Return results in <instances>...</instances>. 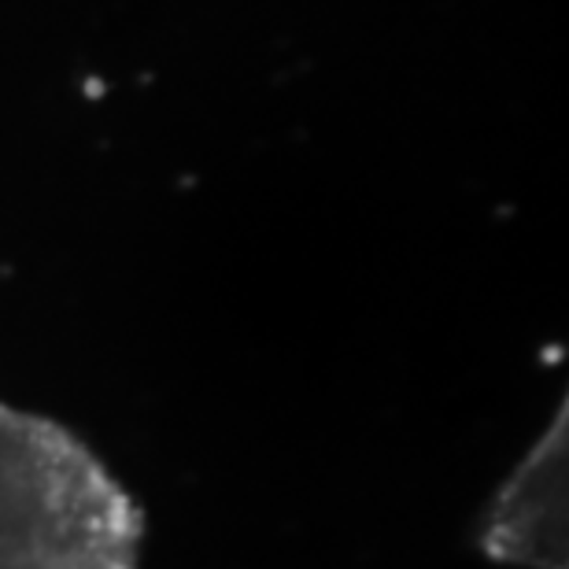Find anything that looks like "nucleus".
I'll return each mask as SVG.
<instances>
[{"mask_svg": "<svg viewBox=\"0 0 569 569\" xmlns=\"http://www.w3.org/2000/svg\"><path fill=\"white\" fill-rule=\"evenodd\" d=\"M141 510L71 429L0 400V569H141Z\"/></svg>", "mask_w": 569, "mask_h": 569, "instance_id": "nucleus-1", "label": "nucleus"}, {"mask_svg": "<svg viewBox=\"0 0 569 569\" xmlns=\"http://www.w3.org/2000/svg\"><path fill=\"white\" fill-rule=\"evenodd\" d=\"M566 488H569V422L566 403L551 418L510 477L499 485L481 521V548L492 562L518 569H566Z\"/></svg>", "mask_w": 569, "mask_h": 569, "instance_id": "nucleus-2", "label": "nucleus"}]
</instances>
